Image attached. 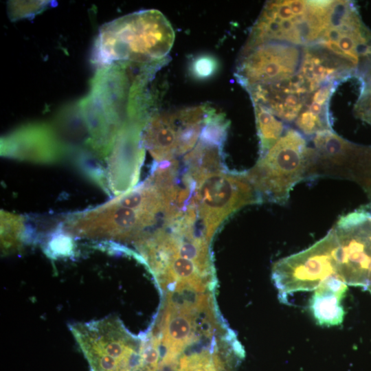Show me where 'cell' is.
Instances as JSON below:
<instances>
[{"instance_id": "obj_1", "label": "cell", "mask_w": 371, "mask_h": 371, "mask_svg": "<svg viewBox=\"0 0 371 371\" xmlns=\"http://www.w3.org/2000/svg\"><path fill=\"white\" fill-rule=\"evenodd\" d=\"M355 73L350 64L313 44L304 47L294 74L246 91L253 104L265 108L284 124H293L312 105H329L339 84Z\"/></svg>"}, {"instance_id": "obj_2", "label": "cell", "mask_w": 371, "mask_h": 371, "mask_svg": "<svg viewBox=\"0 0 371 371\" xmlns=\"http://www.w3.org/2000/svg\"><path fill=\"white\" fill-rule=\"evenodd\" d=\"M175 38L173 29L157 10H144L102 25L96 38L93 62L104 67L115 61L152 64L164 61Z\"/></svg>"}, {"instance_id": "obj_3", "label": "cell", "mask_w": 371, "mask_h": 371, "mask_svg": "<svg viewBox=\"0 0 371 371\" xmlns=\"http://www.w3.org/2000/svg\"><path fill=\"white\" fill-rule=\"evenodd\" d=\"M333 1H267L241 52L269 42L298 46L315 44L322 34Z\"/></svg>"}, {"instance_id": "obj_4", "label": "cell", "mask_w": 371, "mask_h": 371, "mask_svg": "<svg viewBox=\"0 0 371 371\" xmlns=\"http://www.w3.org/2000/svg\"><path fill=\"white\" fill-rule=\"evenodd\" d=\"M308 142L288 127L278 141L247 172L261 202L287 203L293 187L306 180Z\"/></svg>"}, {"instance_id": "obj_5", "label": "cell", "mask_w": 371, "mask_h": 371, "mask_svg": "<svg viewBox=\"0 0 371 371\" xmlns=\"http://www.w3.org/2000/svg\"><path fill=\"white\" fill-rule=\"evenodd\" d=\"M196 185L191 205L196 210L199 227L209 242L230 215L246 205L262 203L246 171L225 168L207 173Z\"/></svg>"}, {"instance_id": "obj_6", "label": "cell", "mask_w": 371, "mask_h": 371, "mask_svg": "<svg viewBox=\"0 0 371 371\" xmlns=\"http://www.w3.org/2000/svg\"><path fill=\"white\" fill-rule=\"evenodd\" d=\"M338 249L333 227L308 248L275 262L272 280L281 302H288V296L294 293L315 291L330 277L339 276Z\"/></svg>"}, {"instance_id": "obj_7", "label": "cell", "mask_w": 371, "mask_h": 371, "mask_svg": "<svg viewBox=\"0 0 371 371\" xmlns=\"http://www.w3.org/2000/svg\"><path fill=\"white\" fill-rule=\"evenodd\" d=\"M306 180L329 177L348 179L371 193V146L350 142L333 131L308 139Z\"/></svg>"}, {"instance_id": "obj_8", "label": "cell", "mask_w": 371, "mask_h": 371, "mask_svg": "<svg viewBox=\"0 0 371 371\" xmlns=\"http://www.w3.org/2000/svg\"><path fill=\"white\" fill-rule=\"evenodd\" d=\"M315 45L357 69L371 54V32L363 23L354 3L333 1L324 29Z\"/></svg>"}, {"instance_id": "obj_9", "label": "cell", "mask_w": 371, "mask_h": 371, "mask_svg": "<svg viewBox=\"0 0 371 371\" xmlns=\"http://www.w3.org/2000/svg\"><path fill=\"white\" fill-rule=\"evenodd\" d=\"M304 47L269 42L241 52L234 76L245 90L281 80L298 70Z\"/></svg>"}, {"instance_id": "obj_10", "label": "cell", "mask_w": 371, "mask_h": 371, "mask_svg": "<svg viewBox=\"0 0 371 371\" xmlns=\"http://www.w3.org/2000/svg\"><path fill=\"white\" fill-rule=\"evenodd\" d=\"M347 290V284L339 276L326 280L309 300V308L317 323L322 326L340 324L345 315L341 300Z\"/></svg>"}, {"instance_id": "obj_11", "label": "cell", "mask_w": 371, "mask_h": 371, "mask_svg": "<svg viewBox=\"0 0 371 371\" xmlns=\"http://www.w3.org/2000/svg\"><path fill=\"white\" fill-rule=\"evenodd\" d=\"M253 106L260 140V157L278 141L288 127L265 108L259 104H253Z\"/></svg>"}, {"instance_id": "obj_12", "label": "cell", "mask_w": 371, "mask_h": 371, "mask_svg": "<svg viewBox=\"0 0 371 371\" xmlns=\"http://www.w3.org/2000/svg\"><path fill=\"white\" fill-rule=\"evenodd\" d=\"M179 371H231L229 364L210 350L194 352L182 357Z\"/></svg>"}, {"instance_id": "obj_13", "label": "cell", "mask_w": 371, "mask_h": 371, "mask_svg": "<svg viewBox=\"0 0 371 371\" xmlns=\"http://www.w3.org/2000/svg\"><path fill=\"white\" fill-rule=\"evenodd\" d=\"M361 89L354 111L357 117L371 124V78H360Z\"/></svg>"}, {"instance_id": "obj_14", "label": "cell", "mask_w": 371, "mask_h": 371, "mask_svg": "<svg viewBox=\"0 0 371 371\" xmlns=\"http://www.w3.org/2000/svg\"><path fill=\"white\" fill-rule=\"evenodd\" d=\"M50 1H13L9 3V14L12 19L29 17L42 11Z\"/></svg>"}, {"instance_id": "obj_15", "label": "cell", "mask_w": 371, "mask_h": 371, "mask_svg": "<svg viewBox=\"0 0 371 371\" xmlns=\"http://www.w3.org/2000/svg\"><path fill=\"white\" fill-rule=\"evenodd\" d=\"M214 65L212 58L202 57L195 61L193 70L197 76L200 78L206 77L212 74L214 69Z\"/></svg>"}]
</instances>
